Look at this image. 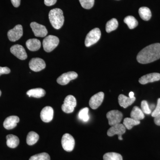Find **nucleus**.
Instances as JSON below:
<instances>
[{"label": "nucleus", "instance_id": "f704fd0d", "mask_svg": "<svg viewBox=\"0 0 160 160\" xmlns=\"http://www.w3.org/2000/svg\"><path fill=\"white\" fill-rule=\"evenodd\" d=\"M57 0H44V3L46 6H53L57 2Z\"/></svg>", "mask_w": 160, "mask_h": 160}, {"label": "nucleus", "instance_id": "c85d7f7f", "mask_svg": "<svg viewBox=\"0 0 160 160\" xmlns=\"http://www.w3.org/2000/svg\"><path fill=\"white\" fill-rule=\"evenodd\" d=\"M89 108L87 107L81 109L78 113L79 118L84 122H88L89 119Z\"/></svg>", "mask_w": 160, "mask_h": 160}, {"label": "nucleus", "instance_id": "5701e85b", "mask_svg": "<svg viewBox=\"0 0 160 160\" xmlns=\"http://www.w3.org/2000/svg\"><path fill=\"white\" fill-rule=\"evenodd\" d=\"M140 17L144 21H149L152 16L151 12L148 7H142L139 9Z\"/></svg>", "mask_w": 160, "mask_h": 160}, {"label": "nucleus", "instance_id": "ddd939ff", "mask_svg": "<svg viewBox=\"0 0 160 160\" xmlns=\"http://www.w3.org/2000/svg\"><path fill=\"white\" fill-rule=\"evenodd\" d=\"M104 98V93L102 92H100L92 96L89 102V105L92 109H96L102 103Z\"/></svg>", "mask_w": 160, "mask_h": 160}, {"label": "nucleus", "instance_id": "a211bd4d", "mask_svg": "<svg viewBox=\"0 0 160 160\" xmlns=\"http://www.w3.org/2000/svg\"><path fill=\"white\" fill-rule=\"evenodd\" d=\"M136 100V98H131L127 97L123 94H120L118 97V102L121 107L126 108L128 106H131Z\"/></svg>", "mask_w": 160, "mask_h": 160}, {"label": "nucleus", "instance_id": "a878e982", "mask_svg": "<svg viewBox=\"0 0 160 160\" xmlns=\"http://www.w3.org/2000/svg\"><path fill=\"white\" fill-rule=\"evenodd\" d=\"M124 22L127 24L130 29H133L138 26V22L136 19L132 16L126 17L124 20Z\"/></svg>", "mask_w": 160, "mask_h": 160}, {"label": "nucleus", "instance_id": "9d476101", "mask_svg": "<svg viewBox=\"0 0 160 160\" xmlns=\"http://www.w3.org/2000/svg\"><path fill=\"white\" fill-rule=\"evenodd\" d=\"M78 77L77 72L73 71L69 72L60 76L57 80V82L60 85L65 86L68 84L72 80L76 79Z\"/></svg>", "mask_w": 160, "mask_h": 160}, {"label": "nucleus", "instance_id": "4468645a", "mask_svg": "<svg viewBox=\"0 0 160 160\" xmlns=\"http://www.w3.org/2000/svg\"><path fill=\"white\" fill-rule=\"evenodd\" d=\"M10 52L20 60H25L27 58L26 50L21 45H15L12 46L10 48Z\"/></svg>", "mask_w": 160, "mask_h": 160}, {"label": "nucleus", "instance_id": "2eb2a0df", "mask_svg": "<svg viewBox=\"0 0 160 160\" xmlns=\"http://www.w3.org/2000/svg\"><path fill=\"white\" fill-rule=\"evenodd\" d=\"M53 109L51 107L46 106L41 111L40 114L41 119L45 122H49L53 119Z\"/></svg>", "mask_w": 160, "mask_h": 160}, {"label": "nucleus", "instance_id": "4c0bfd02", "mask_svg": "<svg viewBox=\"0 0 160 160\" xmlns=\"http://www.w3.org/2000/svg\"><path fill=\"white\" fill-rule=\"evenodd\" d=\"M134 92H130L129 93V98H133L134 97Z\"/></svg>", "mask_w": 160, "mask_h": 160}, {"label": "nucleus", "instance_id": "412c9836", "mask_svg": "<svg viewBox=\"0 0 160 160\" xmlns=\"http://www.w3.org/2000/svg\"><path fill=\"white\" fill-rule=\"evenodd\" d=\"M26 94L30 97L35 98H41L45 96L46 94V92L44 89L42 88H36L30 89L29 91L27 92Z\"/></svg>", "mask_w": 160, "mask_h": 160}, {"label": "nucleus", "instance_id": "c756f323", "mask_svg": "<svg viewBox=\"0 0 160 160\" xmlns=\"http://www.w3.org/2000/svg\"><path fill=\"white\" fill-rule=\"evenodd\" d=\"M29 160H50V158L46 152H42L32 156Z\"/></svg>", "mask_w": 160, "mask_h": 160}, {"label": "nucleus", "instance_id": "dca6fc26", "mask_svg": "<svg viewBox=\"0 0 160 160\" xmlns=\"http://www.w3.org/2000/svg\"><path fill=\"white\" fill-rule=\"evenodd\" d=\"M160 80V74L157 72L149 73L145 75L142 77L139 80V82L140 84L145 85L147 83L153 82Z\"/></svg>", "mask_w": 160, "mask_h": 160}, {"label": "nucleus", "instance_id": "393cba45", "mask_svg": "<svg viewBox=\"0 0 160 160\" xmlns=\"http://www.w3.org/2000/svg\"><path fill=\"white\" fill-rule=\"evenodd\" d=\"M140 124V121L135 120L132 118H126L123 121V125L126 129H131L133 126H137Z\"/></svg>", "mask_w": 160, "mask_h": 160}, {"label": "nucleus", "instance_id": "423d86ee", "mask_svg": "<svg viewBox=\"0 0 160 160\" xmlns=\"http://www.w3.org/2000/svg\"><path fill=\"white\" fill-rule=\"evenodd\" d=\"M106 117L109 121V126H112L121 123L122 119L123 114L119 110H112L107 112Z\"/></svg>", "mask_w": 160, "mask_h": 160}, {"label": "nucleus", "instance_id": "72a5a7b5", "mask_svg": "<svg viewBox=\"0 0 160 160\" xmlns=\"http://www.w3.org/2000/svg\"><path fill=\"white\" fill-rule=\"evenodd\" d=\"M10 72V69L7 67L0 66V76L2 74H9Z\"/></svg>", "mask_w": 160, "mask_h": 160}, {"label": "nucleus", "instance_id": "ea45409f", "mask_svg": "<svg viewBox=\"0 0 160 160\" xmlns=\"http://www.w3.org/2000/svg\"><path fill=\"white\" fill-rule=\"evenodd\" d=\"M1 94H2V92H1V90H0V96H1Z\"/></svg>", "mask_w": 160, "mask_h": 160}, {"label": "nucleus", "instance_id": "20e7f679", "mask_svg": "<svg viewBox=\"0 0 160 160\" xmlns=\"http://www.w3.org/2000/svg\"><path fill=\"white\" fill-rule=\"evenodd\" d=\"M101 32L98 28H94L91 30L86 36L85 39V46L89 47L97 42L101 38Z\"/></svg>", "mask_w": 160, "mask_h": 160}, {"label": "nucleus", "instance_id": "6e6552de", "mask_svg": "<svg viewBox=\"0 0 160 160\" xmlns=\"http://www.w3.org/2000/svg\"><path fill=\"white\" fill-rule=\"evenodd\" d=\"M126 128L123 124H116L114 126H111V127L108 129L107 131V135L108 136L112 137L115 135H118V139L123 140L122 135L126 132Z\"/></svg>", "mask_w": 160, "mask_h": 160}, {"label": "nucleus", "instance_id": "7c9ffc66", "mask_svg": "<svg viewBox=\"0 0 160 160\" xmlns=\"http://www.w3.org/2000/svg\"><path fill=\"white\" fill-rule=\"evenodd\" d=\"M81 6L84 9H89L93 7L94 0H79Z\"/></svg>", "mask_w": 160, "mask_h": 160}, {"label": "nucleus", "instance_id": "58836bf2", "mask_svg": "<svg viewBox=\"0 0 160 160\" xmlns=\"http://www.w3.org/2000/svg\"><path fill=\"white\" fill-rule=\"evenodd\" d=\"M149 108H150V109H154L155 108V105H151V106H150V107H149Z\"/></svg>", "mask_w": 160, "mask_h": 160}, {"label": "nucleus", "instance_id": "0eeeda50", "mask_svg": "<svg viewBox=\"0 0 160 160\" xmlns=\"http://www.w3.org/2000/svg\"><path fill=\"white\" fill-rule=\"evenodd\" d=\"M62 145L65 151L69 152L72 151L75 146L74 138L69 133L63 135L62 139Z\"/></svg>", "mask_w": 160, "mask_h": 160}, {"label": "nucleus", "instance_id": "f8f14e48", "mask_svg": "<svg viewBox=\"0 0 160 160\" xmlns=\"http://www.w3.org/2000/svg\"><path fill=\"white\" fill-rule=\"evenodd\" d=\"M29 67L32 71L39 72L46 68L45 61L40 58H33L29 62Z\"/></svg>", "mask_w": 160, "mask_h": 160}, {"label": "nucleus", "instance_id": "9b49d317", "mask_svg": "<svg viewBox=\"0 0 160 160\" xmlns=\"http://www.w3.org/2000/svg\"><path fill=\"white\" fill-rule=\"evenodd\" d=\"M30 27L34 33V35L37 37H45L48 33V31L45 26L36 22L31 23Z\"/></svg>", "mask_w": 160, "mask_h": 160}, {"label": "nucleus", "instance_id": "39448f33", "mask_svg": "<svg viewBox=\"0 0 160 160\" xmlns=\"http://www.w3.org/2000/svg\"><path fill=\"white\" fill-rule=\"evenodd\" d=\"M76 105L77 101L75 98L69 95L65 98L64 104L62 106V109L64 112L66 113H72L74 111Z\"/></svg>", "mask_w": 160, "mask_h": 160}, {"label": "nucleus", "instance_id": "f3484780", "mask_svg": "<svg viewBox=\"0 0 160 160\" xmlns=\"http://www.w3.org/2000/svg\"><path fill=\"white\" fill-rule=\"evenodd\" d=\"M19 118L16 116H11L6 118L3 123V126L5 129H11L17 126V123L19 122Z\"/></svg>", "mask_w": 160, "mask_h": 160}, {"label": "nucleus", "instance_id": "7ed1b4c3", "mask_svg": "<svg viewBox=\"0 0 160 160\" xmlns=\"http://www.w3.org/2000/svg\"><path fill=\"white\" fill-rule=\"evenodd\" d=\"M59 43V39L57 37L53 35L48 36L43 40V48L46 52H51L57 47Z\"/></svg>", "mask_w": 160, "mask_h": 160}, {"label": "nucleus", "instance_id": "bb28decb", "mask_svg": "<svg viewBox=\"0 0 160 160\" xmlns=\"http://www.w3.org/2000/svg\"><path fill=\"white\" fill-rule=\"evenodd\" d=\"M118 26V20L112 18L107 22L106 24V30L107 32H110L117 29Z\"/></svg>", "mask_w": 160, "mask_h": 160}, {"label": "nucleus", "instance_id": "1a4fd4ad", "mask_svg": "<svg viewBox=\"0 0 160 160\" xmlns=\"http://www.w3.org/2000/svg\"><path fill=\"white\" fill-rule=\"evenodd\" d=\"M8 38L11 42H15L21 38L23 35L22 26L18 25L15 26L13 29L8 31Z\"/></svg>", "mask_w": 160, "mask_h": 160}, {"label": "nucleus", "instance_id": "f257e3e1", "mask_svg": "<svg viewBox=\"0 0 160 160\" xmlns=\"http://www.w3.org/2000/svg\"><path fill=\"white\" fill-rule=\"evenodd\" d=\"M160 58V43H154L146 46L138 53L137 60L139 63L145 64L152 62Z\"/></svg>", "mask_w": 160, "mask_h": 160}, {"label": "nucleus", "instance_id": "b1692460", "mask_svg": "<svg viewBox=\"0 0 160 160\" xmlns=\"http://www.w3.org/2000/svg\"><path fill=\"white\" fill-rule=\"evenodd\" d=\"M39 138V136L36 132L30 131L27 135L26 142L29 146H32L36 144Z\"/></svg>", "mask_w": 160, "mask_h": 160}, {"label": "nucleus", "instance_id": "f03ea898", "mask_svg": "<svg viewBox=\"0 0 160 160\" xmlns=\"http://www.w3.org/2000/svg\"><path fill=\"white\" fill-rule=\"evenodd\" d=\"M49 18L53 28L57 29L62 28L64 22V17L62 9L58 8L52 9L49 12Z\"/></svg>", "mask_w": 160, "mask_h": 160}, {"label": "nucleus", "instance_id": "e433bc0d", "mask_svg": "<svg viewBox=\"0 0 160 160\" xmlns=\"http://www.w3.org/2000/svg\"><path fill=\"white\" fill-rule=\"evenodd\" d=\"M154 121L156 125L160 126V114L156 117L154 118Z\"/></svg>", "mask_w": 160, "mask_h": 160}, {"label": "nucleus", "instance_id": "aec40b11", "mask_svg": "<svg viewBox=\"0 0 160 160\" xmlns=\"http://www.w3.org/2000/svg\"><path fill=\"white\" fill-rule=\"evenodd\" d=\"M6 144L10 148H15L19 144V139L14 135L9 134L6 136Z\"/></svg>", "mask_w": 160, "mask_h": 160}, {"label": "nucleus", "instance_id": "cd10ccee", "mask_svg": "<svg viewBox=\"0 0 160 160\" xmlns=\"http://www.w3.org/2000/svg\"><path fill=\"white\" fill-rule=\"evenodd\" d=\"M104 160H123L122 157L116 152H107L103 156Z\"/></svg>", "mask_w": 160, "mask_h": 160}, {"label": "nucleus", "instance_id": "473e14b6", "mask_svg": "<svg viewBox=\"0 0 160 160\" xmlns=\"http://www.w3.org/2000/svg\"><path fill=\"white\" fill-rule=\"evenodd\" d=\"M160 114V98L158 99L157 105L155 109L152 112L151 115L152 117L155 118Z\"/></svg>", "mask_w": 160, "mask_h": 160}, {"label": "nucleus", "instance_id": "2f4dec72", "mask_svg": "<svg viewBox=\"0 0 160 160\" xmlns=\"http://www.w3.org/2000/svg\"><path fill=\"white\" fill-rule=\"evenodd\" d=\"M141 108L142 111L145 114H149L151 113V110L149 108V104L146 100L142 101L141 103Z\"/></svg>", "mask_w": 160, "mask_h": 160}, {"label": "nucleus", "instance_id": "6ab92c4d", "mask_svg": "<svg viewBox=\"0 0 160 160\" xmlns=\"http://www.w3.org/2000/svg\"><path fill=\"white\" fill-rule=\"evenodd\" d=\"M26 46L30 51H36L41 48V42L38 39H30L27 41Z\"/></svg>", "mask_w": 160, "mask_h": 160}, {"label": "nucleus", "instance_id": "4be33fe9", "mask_svg": "<svg viewBox=\"0 0 160 160\" xmlns=\"http://www.w3.org/2000/svg\"><path fill=\"white\" fill-rule=\"evenodd\" d=\"M130 117L138 121L142 120L145 118L144 112L142 111V109L136 106H134L132 110Z\"/></svg>", "mask_w": 160, "mask_h": 160}, {"label": "nucleus", "instance_id": "c9c22d12", "mask_svg": "<svg viewBox=\"0 0 160 160\" xmlns=\"http://www.w3.org/2000/svg\"><path fill=\"white\" fill-rule=\"evenodd\" d=\"M12 5L15 7H18L21 3V0H11Z\"/></svg>", "mask_w": 160, "mask_h": 160}]
</instances>
